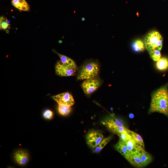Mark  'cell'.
Here are the masks:
<instances>
[{
    "instance_id": "11",
    "label": "cell",
    "mask_w": 168,
    "mask_h": 168,
    "mask_svg": "<svg viewBox=\"0 0 168 168\" xmlns=\"http://www.w3.org/2000/svg\"><path fill=\"white\" fill-rule=\"evenodd\" d=\"M138 151L141 155V161L143 167L149 164L152 161V156L144 149L140 147L138 149Z\"/></svg>"
},
{
    "instance_id": "9",
    "label": "cell",
    "mask_w": 168,
    "mask_h": 168,
    "mask_svg": "<svg viewBox=\"0 0 168 168\" xmlns=\"http://www.w3.org/2000/svg\"><path fill=\"white\" fill-rule=\"evenodd\" d=\"M124 157L134 166L138 168L143 167L140 153L138 151V149L136 151L129 152Z\"/></svg>"
},
{
    "instance_id": "4",
    "label": "cell",
    "mask_w": 168,
    "mask_h": 168,
    "mask_svg": "<svg viewBox=\"0 0 168 168\" xmlns=\"http://www.w3.org/2000/svg\"><path fill=\"white\" fill-rule=\"evenodd\" d=\"M102 123L109 130L118 136L127 131V129L125 126L123 121L114 117L107 118Z\"/></svg>"
},
{
    "instance_id": "19",
    "label": "cell",
    "mask_w": 168,
    "mask_h": 168,
    "mask_svg": "<svg viewBox=\"0 0 168 168\" xmlns=\"http://www.w3.org/2000/svg\"><path fill=\"white\" fill-rule=\"evenodd\" d=\"M54 52L59 56L61 61L63 63L66 64L71 65L73 66L76 67V64L75 61L72 60L71 58L65 56L64 55L61 54L57 53L56 51L54 50Z\"/></svg>"
},
{
    "instance_id": "22",
    "label": "cell",
    "mask_w": 168,
    "mask_h": 168,
    "mask_svg": "<svg viewBox=\"0 0 168 168\" xmlns=\"http://www.w3.org/2000/svg\"><path fill=\"white\" fill-rule=\"evenodd\" d=\"M1 21V30H6L8 28L10 24H9L10 21L4 17H1L0 19Z\"/></svg>"
},
{
    "instance_id": "5",
    "label": "cell",
    "mask_w": 168,
    "mask_h": 168,
    "mask_svg": "<svg viewBox=\"0 0 168 168\" xmlns=\"http://www.w3.org/2000/svg\"><path fill=\"white\" fill-rule=\"evenodd\" d=\"M76 70V67L63 63L61 61L58 62L56 66V74L61 76H73L75 74Z\"/></svg>"
},
{
    "instance_id": "6",
    "label": "cell",
    "mask_w": 168,
    "mask_h": 168,
    "mask_svg": "<svg viewBox=\"0 0 168 168\" xmlns=\"http://www.w3.org/2000/svg\"><path fill=\"white\" fill-rule=\"evenodd\" d=\"M104 138L103 135L98 131L92 130L87 135V143L90 147L94 149L97 147Z\"/></svg>"
},
{
    "instance_id": "12",
    "label": "cell",
    "mask_w": 168,
    "mask_h": 168,
    "mask_svg": "<svg viewBox=\"0 0 168 168\" xmlns=\"http://www.w3.org/2000/svg\"><path fill=\"white\" fill-rule=\"evenodd\" d=\"M12 4L20 10L27 11L30 10V6L25 0H12Z\"/></svg>"
},
{
    "instance_id": "18",
    "label": "cell",
    "mask_w": 168,
    "mask_h": 168,
    "mask_svg": "<svg viewBox=\"0 0 168 168\" xmlns=\"http://www.w3.org/2000/svg\"><path fill=\"white\" fill-rule=\"evenodd\" d=\"M129 152L136 151L140 147H138L137 144L133 139L131 138L126 141Z\"/></svg>"
},
{
    "instance_id": "16",
    "label": "cell",
    "mask_w": 168,
    "mask_h": 168,
    "mask_svg": "<svg viewBox=\"0 0 168 168\" xmlns=\"http://www.w3.org/2000/svg\"><path fill=\"white\" fill-rule=\"evenodd\" d=\"M157 69L161 71H164L168 68V59L166 57H162L157 61Z\"/></svg>"
},
{
    "instance_id": "24",
    "label": "cell",
    "mask_w": 168,
    "mask_h": 168,
    "mask_svg": "<svg viewBox=\"0 0 168 168\" xmlns=\"http://www.w3.org/2000/svg\"><path fill=\"white\" fill-rule=\"evenodd\" d=\"M53 116V113L52 111L49 110H47L43 113V116L44 118L48 119H52Z\"/></svg>"
},
{
    "instance_id": "21",
    "label": "cell",
    "mask_w": 168,
    "mask_h": 168,
    "mask_svg": "<svg viewBox=\"0 0 168 168\" xmlns=\"http://www.w3.org/2000/svg\"><path fill=\"white\" fill-rule=\"evenodd\" d=\"M151 59L155 61H158L161 57V54L160 51L155 50L149 53Z\"/></svg>"
},
{
    "instance_id": "3",
    "label": "cell",
    "mask_w": 168,
    "mask_h": 168,
    "mask_svg": "<svg viewBox=\"0 0 168 168\" xmlns=\"http://www.w3.org/2000/svg\"><path fill=\"white\" fill-rule=\"evenodd\" d=\"M99 71V65L97 62L93 61L87 62L79 71L77 79L83 80L95 78Z\"/></svg>"
},
{
    "instance_id": "23",
    "label": "cell",
    "mask_w": 168,
    "mask_h": 168,
    "mask_svg": "<svg viewBox=\"0 0 168 168\" xmlns=\"http://www.w3.org/2000/svg\"><path fill=\"white\" fill-rule=\"evenodd\" d=\"M118 136L119 137L120 140L125 141H126L131 138V136L128 133L127 131V132L120 134Z\"/></svg>"
},
{
    "instance_id": "20",
    "label": "cell",
    "mask_w": 168,
    "mask_h": 168,
    "mask_svg": "<svg viewBox=\"0 0 168 168\" xmlns=\"http://www.w3.org/2000/svg\"><path fill=\"white\" fill-rule=\"evenodd\" d=\"M58 110L61 115H67L70 112L71 108V107L59 105Z\"/></svg>"
},
{
    "instance_id": "8",
    "label": "cell",
    "mask_w": 168,
    "mask_h": 168,
    "mask_svg": "<svg viewBox=\"0 0 168 168\" xmlns=\"http://www.w3.org/2000/svg\"><path fill=\"white\" fill-rule=\"evenodd\" d=\"M53 98L59 105L71 107L75 103L73 98L68 92L57 95L53 97Z\"/></svg>"
},
{
    "instance_id": "14",
    "label": "cell",
    "mask_w": 168,
    "mask_h": 168,
    "mask_svg": "<svg viewBox=\"0 0 168 168\" xmlns=\"http://www.w3.org/2000/svg\"><path fill=\"white\" fill-rule=\"evenodd\" d=\"M115 148L123 156L129 153L126 141L121 140H119L118 142L115 145Z\"/></svg>"
},
{
    "instance_id": "10",
    "label": "cell",
    "mask_w": 168,
    "mask_h": 168,
    "mask_svg": "<svg viewBox=\"0 0 168 168\" xmlns=\"http://www.w3.org/2000/svg\"><path fill=\"white\" fill-rule=\"evenodd\" d=\"M14 158L16 162L21 165H24L28 161L29 156L28 153L23 150H19L14 155Z\"/></svg>"
},
{
    "instance_id": "25",
    "label": "cell",
    "mask_w": 168,
    "mask_h": 168,
    "mask_svg": "<svg viewBox=\"0 0 168 168\" xmlns=\"http://www.w3.org/2000/svg\"><path fill=\"white\" fill-rule=\"evenodd\" d=\"M129 117L131 118H134V115L132 114H130L129 115Z\"/></svg>"
},
{
    "instance_id": "1",
    "label": "cell",
    "mask_w": 168,
    "mask_h": 168,
    "mask_svg": "<svg viewBox=\"0 0 168 168\" xmlns=\"http://www.w3.org/2000/svg\"><path fill=\"white\" fill-rule=\"evenodd\" d=\"M155 112L168 116V90L167 85L161 87L152 94L149 112Z\"/></svg>"
},
{
    "instance_id": "13",
    "label": "cell",
    "mask_w": 168,
    "mask_h": 168,
    "mask_svg": "<svg viewBox=\"0 0 168 168\" xmlns=\"http://www.w3.org/2000/svg\"><path fill=\"white\" fill-rule=\"evenodd\" d=\"M127 131L128 133L131 136V138L135 141L138 147L144 149V143L142 137L139 135L128 129Z\"/></svg>"
},
{
    "instance_id": "26",
    "label": "cell",
    "mask_w": 168,
    "mask_h": 168,
    "mask_svg": "<svg viewBox=\"0 0 168 168\" xmlns=\"http://www.w3.org/2000/svg\"><path fill=\"white\" fill-rule=\"evenodd\" d=\"M6 31V32L7 33H9V30H7Z\"/></svg>"
},
{
    "instance_id": "17",
    "label": "cell",
    "mask_w": 168,
    "mask_h": 168,
    "mask_svg": "<svg viewBox=\"0 0 168 168\" xmlns=\"http://www.w3.org/2000/svg\"><path fill=\"white\" fill-rule=\"evenodd\" d=\"M111 138V136H109L104 138L97 147L94 149V152L95 153L100 152L110 141Z\"/></svg>"
},
{
    "instance_id": "15",
    "label": "cell",
    "mask_w": 168,
    "mask_h": 168,
    "mask_svg": "<svg viewBox=\"0 0 168 168\" xmlns=\"http://www.w3.org/2000/svg\"><path fill=\"white\" fill-rule=\"evenodd\" d=\"M145 47L144 43L140 39L135 41L132 45V49L136 52H143L144 50Z\"/></svg>"
},
{
    "instance_id": "7",
    "label": "cell",
    "mask_w": 168,
    "mask_h": 168,
    "mask_svg": "<svg viewBox=\"0 0 168 168\" xmlns=\"http://www.w3.org/2000/svg\"><path fill=\"white\" fill-rule=\"evenodd\" d=\"M100 84L99 80L95 77L85 80L82 84V87L85 93L90 95L98 89Z\"/></svg>"
},
{
    "instance_id": "2",
    "label": "cell",
    "mask_w": 168,
    "mask_h": 168,
    "mask_svg": "<svg viewBox=\"0 0 168 168\" xmlns=\"http://www.w3.org/2000/svg\"><path fill=\"white\" fill-rule=\"evenodd\" d=\"M162 36L157 31L148 33L144 38V43L149 53L155 50H161L163 47Z\"/></svg>"
}]
</instances>
